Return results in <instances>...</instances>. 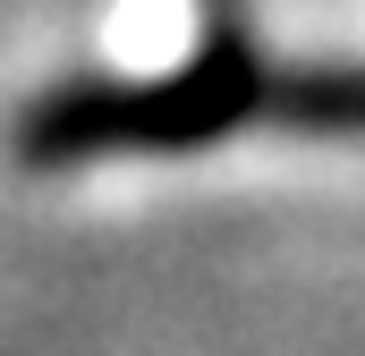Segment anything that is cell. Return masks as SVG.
<instances>
[{
	"label": "cell",
	"mask_w": 365,
	"mask_h": 356,
	"mask_svg": "<svg viewBox=\"0 0 365 356\" xmlns=\"http://www.w3.org/2000/svg\"><path fill=\"white\" fill-rule=\"evenodd\" d=\"M238 127H297V136H365V60H272L238 34L204 43L153 85H51L26 102L17 153L26 162H110V153H187Z\"/></svg>",
	"instance_id": "cell-1"
}]
</instances>
